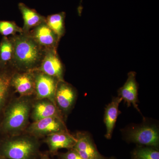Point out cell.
Wrapping results in <instances>:
<instances>
[{
	"label": "cell",
	"instance_id": "obj_1",
	"mask_svg": "<svg viewBox=\"0 0 159 159\" xmlns=\"http://www.w3.org/2000/svg\"><path fill=\"white\" fill-rule=\"evenodd\" d=\"M11 39L13 45V65L23 70H35L43 56L42 48L28 33L20 34Z\"/></svg>",
	"mask_w": 159,
	"mask_h": 159
},
{
	"label": "cell",
	"instance_id": "obj_2",
	"mask_svg": "<svg viewBox=\"0 0 159 159\" xmlns=\"http://www.w3.org/2000/svg\"><path fill=\"white\" fill-rule=\"evenodd\" d=\"M40 146L37 138L31 135L4 136L0 139V158L36 159Z\"/></svg>",
	"mask_w": 159,
	"mask_h": 159
},
{
	"label": "cell",
	"instance_id": "obj_3",
	"mask_svg": "<svg viewBox=\"0 0 159 159\" xmlns=\"http://www.w3.org/2000/svg\"><path fill=\"white\" fill-rule=\"evenodd\" d=\"M31 108L27 97H21L6 106L0 122V134L13 136L26 128Z\"/></svg>",
	"mask_w": 159,
	"mask_h": 159
},
{
	"label": "cell",
	"instance_id": "obj_4",
	"mask_svg": "<svg viewBox=\"0 0 159 159\" xmlns=\"http://www.w3.org/2000/svg\"><path fill=\"white\" fill-rule=\"evenodd\" d=\"M67 131L62 118L50 117L34 121L26 129L30 135L37 138L51 134Z\"/></svg>",
	"mask_w": 159,
	"mask_h": 159
},
{
	"label": "cell",
	"instance_id": "obj_5",
	"mask_svg": "<svg viewBox=\"0 0 159 159\" xmlns=\"http://www.w3.org/2000/svg\"><path fill=\"white\" fill-rule=\"evenodd\" d=\"M33 72L35 84L34 93L37 99H48L56 104L55 93L59 80L36 70H34Z\"/></svg>",
	"mask_w": 159,
	"mask_h": 159
},
{
	"label": "cell",
	"instance_id": "obj_6",
	"mask_svg": "<svg viewBox=\"0 0 159 159\" xmlns=\"http://www.w3.org/2000/svg\"><path fill=\"white\" fill-rule=\"evenodd\" d=\"M40 63L39 67L34 70L63 81V68L55 48L47 49Z\"/></svg>",
	"mask_w": 159,
	"mask_h": 159
},
{
	"label": "cell",
	"instance_id": "obj_7",
	"mask_svg": "<svg viewBox=\"0 0 159 159\" xmlns=\"http://www.w3.org/2000/svg\"><path fill=\"white\" fill-rule=\"evenodd\" d=\"M77 94L72 86L65 82L59 81L55 95V102L61 114L68 113L74 106Z\"/></svg>",
	"mask_w": 159,
	"mask_h": 159
},
{
	"label": "cell",
	"instance_id": "obj_8",
	"mask_svg": "<svg viewBox=\"0 0 159 159\" xmlns=\"http://www.w3.org/2000/svg\"><path fill=\"white\" fill-rule=\"evenodd\" d=\"M128 139L139 145L157 148L159 145L158 130L154 126H144L131 131Z\"/></svg>",
	"mask_w": 159,
	"mask_h": 159
},
{
	"label": "cell",
	"instance_id": "obj_9",
	"mask_svg": "<svg viewBox=\"0 0 159 159\" xmlns=\"http://www.w3.org/2000/svg\"><path fill=\"white\" fill-rule=\"evenodd\" d=\"M11 84L21 97L31 96L35 92L34 72L30 70L12 74Z\"/></svg>",
	"mask_w": 159,
	"mask_h": 159
},
{
	"label": "cell",
	"instance_id": "obj_10",
	"mask_svg": "<svg viewBox=\"0 0 159 159\" xmlns=\"http://www.w3.org/2000/svg\"><path fill=\"white\" fill-rule=\"evenodd\" d=\"M77 142L76 137L67 131H62L47 136L45 142L48 147L49 152L53 155L57 154L61 148L71 149L74 148Z\"/></svg>",
	"mask_w": 159,
	"mask_h": 159
},
{
	"label": "cell",
	"instance_id": "obj_11",
	"mask_svg": "<svg viewBox=\"0 0 159 159\" xmlns=\"http://www.w3.org/2000/svg\"><path fill=\"white\" fill-rule=\"evenodd\" d=\"M77 142L74 149L83 159H106L98 150L87 134L79 133L76 137Z\"/></svg>",
	"mask_w": 159,
	"mask_h": 159
},
{
	"label": "cell",
	"instance_id": "obj_12",
	"mask_svg": "<svg viewBox=\"0 0 159 159\" xmlns=\"http://www.w3.org/2000/svg\"><path fill=\"white\" fill-rule=\"evenodd\" d=\"M31 35L42 48L45 47L47 49L55 48L59 40L46 22L35 27Z\"/></svg>",
	"mask_w": 159,
	"mask_h": 159
},
{
	"label": "cell",
	"instance_id": "obj_13",
	"mask_svg": "<svg viewBox=\"0 0 159 159\" xmlns=\"http://www.w3.org/2000/svg\"><path fill=\"white\" fill-rule=\"evenodd\" d=\"M38 100L32 107L31 117L33 122L50 117L62 118L61 113L54 102L48 99Z\"/></svg>",
	"mask_w": 159,
	"mask_h": 159
},
{
	"label": "cell",
	"instance_id": "obj_14",
	"mask_svg": "<svg viewBox=\"0 0 159 159\" xmlns=\"http://www.w3.org/2000/svg\"><path fill=\"white\" fill-rule=\"evenodd\" d=\"M119 97L122 98L127 103L128 106L131 104L137 110L140 112L138 108V87L135 80V74L130 72L128 74V79L124 85L119 91Z\"/></svg>",
	"mask_w": 159,
	"mask_h": 159
},
{
	"label": "cell",
	"instance_id": "obj_15",
	"mask_svg": "<svg viewBox=\"0 0 159 159\" xmlns=\"http://www.w3.org/2000/svg\"><path fill=\"white\" fill-rule=\"evenodd\" d=\"M12 74L6 67L0 68V122L8 104Z\"/></svg>",
	"mask_w": 159,
	"mask_h": 159
},
{
	"label": "cell",
	"instance_id": "obj_16",
	"mask_svg": "<svg viewBox=\"0 0 159 159\" xmlns=\"http://www.w3.org/2000/svg\"><path fill=\"white\" fill-rule=\"evenodd\" d=\"M18 7L24 20L22 29L24 33H28L30 29L46 22V18L44 16L38 13L34 9L29 8L24 3H20Z\"/></svg>",
	"mask_w": 159,
	"mask_h": 159
},
{
	"label": "cell",
	"instance_id": "obj_17",
	"mask_svg": "<svg viewBox=\"0 0 159 159\" xmlns=\"http://www.w3.org/2000/svg\"><path fill=\"white\" fill-rule=\"evenodd\" d=\"M122 99L121 97H116L107 107L104 115V122L106 127L107 132L105 137L111 139L117 117L119 114V106Z\"/></svg>",
	"mask_w": 159,
	"mask_h": 159
},
{
	"label": "cell",
	"instance_id": "obj_18",
	"mask_svg": "<svg viewBox=\"0 0 159 159\" xmlns=\"http://www.w3.org/2000/svg\"><path fill=\"white\" fill-rule=\"evenodd\" d=\"M65 16V12H61L51 15L46 18V23L57 35L59 40L64 34Z\"/></svg>",
	"mask_w": 159,
	"mask_h": 159
},
{
	"label": "cell",
	"instance_id": "obj_19",
	"mask_svg": "<svg viewBox=\"0 0 159 159\" xmlns=\"http://www.w3.org/2000/svg\"><path fill=\"white\" fill-rule=\"evenodd\" d=\"M13 54L12 41L4 36L0 43V68L6 67L8 64L12 60Z\"/></svg>",
	"mask_w": 159,
	"mask_h": 159
},
{
	"label": "cell",
	"instance_id": "obj_20",
	"mask_svg": "<svg viewBox=\"0 0 159 159\" xmlns=\"http://www.w3.org/2000/svg\"><path fill=\"white\" fill-rule=\"evenodd\" d=\"M134 159H159L157 148L152 147L137 148L133 153Z\"/></svg>",
	"mask_w": 159,
	"mask_h": 159
},
{
	"label": "cell",
	"instance_id": "obj_21",
	"mask_svg": "<svg viewBox=\"0 0 159 159\" xmlns=\"http://www.w3.org/2000/svg\"><path fill=\"white\" fill-rule=\"evenodd\" d=\"M17 33L23 34L24 31L22 29L14 22L0 20V34L6 37L8 35H15Z\"/></svg>",
	"mask_w": 159,
	"mask_h": 159
},
{
	"label": "cell",
	"instance_id": "obj_22",
	"mask_svg": "<svg viewBox=\"0 0 159 159\" xmlns=\"http://www.w3.org/2000/svg\"><path fill=\"white\" fill-rule=\"evenodd\" d=\"M59 157L60 159H83L73 148L65 153L59 154Z\"/></svg>",
	"mask_w": 159,
	"mask_h": 159
},
{
	"label": "cell",
	"instance_id": "obj_23",
	"mask_svg": "<svg viewBox=\"0 0 159 159\" xmlns=\"http://www.w3.org/2000/svg\"><path fill=\"white\" fill-rule=\"evenodd\" d=\"M40 159H51L48 153H44L40 155Z\"/></svg>",
	"mask_w": 159,
	"mask_h": 159
},
{
	"label": "cell",
	"instance_id": "obj_24",
	"mask_svg": "<svg viewBox=\"0 0 159 159\" xmlns=\"http://www.w3.org/2000/svg\"><path fill=\"white\" fill-rule=\"evenodd\" d=\"M0 159H4L0 158Z\"/></svg>",
	"mask_w": 159,
	"mask_h": 159
},
{
	"label": "cell",
	"instance_id": "obj_25",
	"mask_svg": "<svg viewBox=\"0 0 159 159\" xmlns=\"http://www.w3.org/2000/svg\"><path fill=\"white\" fill-rule=\"evenodd\" d=\"M113 159L111 158V159Z\"/></svg>",
	"mask_w": 159,
	"mask_h": 159
}]
</instances>
